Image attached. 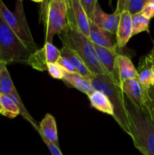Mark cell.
<instances>
[{
	"label": "cell",
	"instance_id": "obj_1",
	"mask_svg": "<svg viewBox=\"0 0 154 155\" xmlns=\"http://www.w3.org/2000/svg\"><path fill=\"white\" fill-rule=\"evenodd\" d=\"M130 137L143 155H154V118L134 107L126 98Z\"/></svg>",
	"mask_w": 154,
	"mask_h": 155
},
{
	"label": "cell",
	"instance_id": "obj_2",
	"mask_svg": "<svg viewBox=\"0 0 154 155\" xmlns=\"http://www.w3.org/2000/svg\"><path fill=\"white\" fill-rule=\"evenodd\" d=\"M90 81L95 90L101 91L107 95L113 107L114 115L113 117L125 133L130 136L125 98L120 83L107 74L94 76Z\"/></svg>",
	"mask_w": 154,
	"mask_h": 155
},
{
	"label": "cell",
	"instance_id": "obj_3",
	"mask_svg": "<svg viewBox=\"0 0 154 155\" xmlns=\"http://www.w3.org/2000/svg\"><path fill=\"white\" fill-rule=\"evenodd\" d=\"M62 44L73 50L93 75H109L98 58L94 44L88 37L79 32L66 30L59 35Z\"/></svg>",
	"mask_w": 154,
	"mask_h": 155
},
{
	"label": "cell",
	"instance_id": "obj_4",
	"mask_svg": "<svg viewBox=\"0 0 154 155\" xmlns=\"http://www.w3.org/2000/svg\"><path fill=\"white\" fill-rule=\"evenodd\" d=\"M33 51L20 39L0 12V61L27 64Z\"/></svg>",
	"mask_w": 154,
	"mask_h": 155
},
{
	"label": "cell",
	"instance_id": "obj_5",
	"mask_svg": "<svg viewBox=\"0 0 154 155\" xmlns=\"http://www.w3.org/2000/svg\"><path fill=\"white\" fill-rule=\"evenodd\" d=\"M40 19L45 28V42H51L55 35L69 29L66 0H44L40 8Z\"/></svg>",
	"mask_w": 154,
	"mask_h": 155
},
{
	"label": "cell",
	"instance_id": "obj_6",
	"mask_svg": "<svg viewBox=\"0 0 154 155\" xmlns=\"http://www.w3.org/2000/svg\"><path fill=\"white\" fill-rule=\"evenodd\" d=\"M0 12L8 25L16 33L20 39L34 52L37 49V46L27 24L22 1L17 0L14 12H11L2 0H0Z\"/></svg>",
	"mask_w": 154,
	"mask_h": 155
},
{
	"label": "cell",
	"instance_id": "obj_7",
	"mask_svg": "<svg viewBox=\"0 0 154 155\" xmlns=\"http://www.w3.org/2000/svg\"><path fill=\"white\" fill-rule=\"evenodd\" d=\"M66 19L69 30L79 32L88 37L90 20L88 18L79 0H66Z\"/></svg>",
	"mask_w": 154,
	"mask_h": 155
},
{
	"label": "cell",
	"instance_id": "obj_8",
	"mask_svg": "<svg viewBox=\"0 0 154 155\" xmlns=\"http://www.w3.org/2000/svg\"><path fill=\"white\" fill-rule=\"evenodd\" d=\"M60 57V50L51 42H45L40 49H36L29 58L27 64L39 71H47L48 64L57 63Z\"/></svg>",
	"mask_w": 154,
	"mask_h": 155
},
{
	"label": "cell",
	"instance_id": "obj_9",
	"mask_svg": "<svg viewBox=\"0 0 154 155\" xmlns=\"http://www.w3.org/2000/svg\"><path fill=\"white\" fill-rule=\"evenodd\" d=\"M120 86L124 95L134 107L149 114L147 93L140 86L137 78L126 80L121 83Z\"/></svg>",
	"mask_w": 154,
	"mask_h": 155
},
{
	"label": "cell",
	"instance_id": "obj_10",
	"mask_svg": "<svg viewBox=\"0 0 154 155\" xmlns=\"http://www.w3.org/2000/svg\"><path fill=\"white\" fill-rule=\"evenodd\" d=\"M119 18L120 15H118L115 12L113 14L105 13L102 10L99 3H98L94 12L91 22L100 28L116 35Z\"/></svg>",
	"mask_w": 154,
	"mask_h": 155
},
{
	"label": "cell",
	"instance_id": "obj_11",
	"mask_svg": "<svg viewBox=\"0 0 154 155\" xmlns=\"http://www.w3.org/2000/svg\"><path fill=\"white\" fill-rule=\"evenodd\" d=\"M137 72V81L147 93L149 89L154 86V61L148 54L140 58Z\"/></svg>",
	"mask_w": 154,
	"mask_h": 155
},
{
	"label": "cell",
	"instance_id": "obj_12",
	"mask_svg": "<svg viewBox=\"0 0 154 155\" xmlns=\"http://www.w3.org/2000/svg\"><path fill=\"white\" fill-rule=\"evenodd\" d=\"M131 36H132L131 16L127 11H123L120 14L119 24L116 33V42L118 49H122L126 46Z\"/></svg>",
	"mask_w": 154,
	"mask_h": 155
},
{
	"label": "cell",
	"instance_id": "obj_13",
	"mask_svg": "<svg viewBox=\"0 0 154 155\" xmlns=\"http://www.w3.org/2000/svg\"><path fill=\"white\" fill-rule=\"evenodd\" d=\"M115 68L116 77L120 84L126 80L137 78V69L134 68L131 58L127 55L118 54L115 62Z\"/></svg>",
	"mask_w": 154,
	"mask_h": 155
},
{
	"label": "cell",
	"instance_id": "obj_14",
	"mask_svg": "<svg viewBox=\"0 0 154 155\" xmlns=\"http://www.w3.org/2000/svg\"><path fill=\"white\" fill-rule=\"evenodd\" d=\"M94 47L96 50L100 61L102 64L104 68L107 71L109 76L111 77L114 80L119 82L116 77V68H115L116 57L119 54L118 52V48H108L99 46L95 44H94Z\"/></svg>",
	"mask_w": 154,
	"mask_h": 155
},
{
	"label": "cell",
	"instance_id": "obj_15",
	"mask_svg": "<svg viewBox=\"0 0 154 155\" xmlns=\"http://www.w3.org/2000/svg\"><path fill=\"white\" fill-rule=\"evenodd\" d=\"M37 132L41 136L42 140H46L59 147L57 124L52 115L50 114L45 115L39 124V130Z\"/></svg>",
	"mask_w": 154,
	"mask_h": 155
},
{
	"label": "cell",
	"instance_id": "obj_16",
	"mask_svg": "<svg viewBox=\"0 0 154 155\" xmlns=\"http://www.w3.org/2000/svg\"><path fill=\"white\" fill-rule=\"evenodd\" d=\"M113 36L110 32L100 28L91 21L88 38L94 44L108 48H117Z\"/></svg>",
	"mask_w": 154,
	"mask_h": 155
},
{
	"label": "cell",
	"instance_id": "obj_17",
	"mask_svg": "<svg viewBox=\"0 0 154 155\" xmlns=\"http://www.w3.org/2000/svg\"><path fill=\"white\" fill-rule=\"evenodd\" d=\"M62 80L68 87L75 88L88 96L95 91L90 80L77 73L65 72Z\"/></svg>",
	"mask_w": 154,
	"mask_h": 155
},
{
	"label": "cell",
	"instance_id": "obj_18",
	"mask_svg": "<svg viewBox=\"0 0 154 155\" xmlns=\"http://www.w3.org/2000/svg\"><path fill=\"white\" fill-rule=\"evenodd\" d=\"M60 55L66 58L69 61V62L72 64V66L76 70L77 74H80V75L83 76L86 78H88L89 80L95 76L88 69V68L85 64L84 62L82 61L81 58L69 47L63 45V47L60 49Z\"/></svg>",
	"mask_w": 154,
	"mask_h": 155
},
{
	"label": "cell",
	"instance_id": "obj_19",
	"mask_svg": "<svg viewBox=\"0 0 154 155\" xmlns=\"http://www.w3.org/2000/svg\"><path fill=\"white\" fill-rule=\"evenodd\" d=\"M88 97L91 102V105L94 108L113 117L114 112H113V105L105 94L101 91L95 90Z\"/></svg>",
	"mask_w": 154,
	"mask_h": 155
},
{
	"label": "cell",
	"instance_id": "obj_20",
	"mask_svg": "<svg viewBox=\"0 0 154 155\" xmlns=\"http://www.w3.org/2000/svg\"><path fill=\"white\" fill-rule=\"evenodd\" d=\"M19 95L7 69V64L0 61V95Z\"/></svg>",
	"mask_w": 154,
	"mask_h": 155
},
{
	"label": "cell",
	"instance_id": "obj_21",
	"mask_svg": "<svg viewBox=\"0 0 154 155\" xmlns=\"http://www.w3.org/2000/svg\"><path fill=\"white\" fill-rule=\"evenodd\" d=\"M0 114L9 118L20 114V108L11 95H0Z\"/></svg>",
	"mask_w": 154,
	"mask_h": 155
},
{
	"label": "cell",
	"instance_id": "obj_22",
	"mask_svg": "<svg viewBox=\"0 0 154 155\" xmlns=\"http://www.w3.org/2000/svg\"><path fill=\"white\" fill-rule=\"evenodd\" d=\"M149 21L147 18L142 15L141 13L137 14L131 16V23H132V36L142 33V32L149 31Z\"/></svg>",
	"mask_w": 154,
	"mask_h": 155
},
{
	"label": "cell",
	"instance_id": "obj_23",
	"mask_svg": "<svg viewBox=\"0 0 154 155\" xmlns=\"http://www.w3.org/2000/svg\"><path fill=\"white\" fill-rule=\"evenodd\" d=\"M146 2V0H125L124 11H127L131 16L141 13Z\"/></svg>",
	"mask_w": 154,
	"mask_h": 155
},
{
	"label": "cell",
	"instance_id": "obj_24",
	"mask_svg": "<svg viewBox=\"0 0 154 155\" xmlns=\"http://www.w3.org/2000/svg\"><path fill=\"white\" fill-rule=\"evenodd\" d=\"M47 71L51 77L57 80H62L66 72L58 63L48 64Z\"/></svg>",
	"mask_w": 154,
	"mask_h": 155
},
{
	"label": "cell",
	"instance_id": "obj_25",
	"mask_svg": "<svg viewBox=\"0 0 154 155\" xmlns=\"http://www.w3.org/2000/svg\"><path fill=\"white\" fill-rule=\"evenodd\" d=\"M79 1L83 9L87 15L88 18L90 20V21H91L95 7L98 3V0H79Z\"/></svg>",
	"mask_w": 154,
	"mask_h": 155
},
{
	"label": "cell",
	"instance_id": "obj_26",
	"mask_svg": "<svg viewBox=\"0 0 154 155\" xmlns=\"http://www.w3.org/2000/svg\"><path fill=\"white\" fill-rule=\"evenodd\" d=\"M57 63H58L64 69V71H66V72L77 73L76 70H75V68L72 66V64L69 62V61L68 60L67 58H66L63 57V56L60 55V57L59 58Z\"/></svg>",
	"mask_w": 154,
	"mask_h": 155
},
{
	"label": "cell",
	"instance_id": "obj_27",
	"mask_svg": "<svg viewBox=\"0 0 154 155\" xmlns=\"http://www.w3.org/2000/svg\"><path fill=\"white\" fill-rule=\"evenodd\" d=\"M141 14L144 15L146 18L150 20L154 17V0L153 1L147 2L146 5L143 8V11L141 12Z\"/></svg>",
	"mask_w": 154,
	"mask_h": 155
},
{
	"label": "cell",
	"instance_id": "obj_28",
	"mask_svg": "<svg viewBox=\"0 0 154 155\" xmlns=\"http://www.w3.org/2000/svg\"><path fill=\"white\" fill-rule=\"evenodd\" d=\"M147 96L149 102V115L154 118V86H152L148 91Z\"/></svg>",
	"mask_w": 154,
	"mask_h": 155
},
{
	"label": "cell",
	"instance_id": "obj_29",
	"mask_svg": "<svg viewBox=\"0 0 154 155\" xmlns=\"http://www.w3.org/2000/svg\"><path fill=\"white\" fill-rule=\"evenodd\" d=\"M43 141L45 142V143L46 144L47 147H48V149H49V151L51 152V155H63L61 151H60V148H59V147H57L56 145H54V144L51 143V142H48V141L46 140Z\"/></svg>",
	"mask_w": 154,
	"mask_h": 155
},
{
	"label": "cell",
	"instance_id": "obj_30",
	"mask_svg": "<svg viewBox=\"0 0 154 155\" xmlns=\"http://www.w3.org/2000/svg\"><path fill=\"white\" fill-rule=\"evenodd\" d=\"M125 0H117V6H116V9L115 11L116 14L120 15L122 12L124 11V5H125Z\"/></svg>",
	"mask_w": 154,
	"mask_h": 155
},
{
	"label": "cell",
	"instance_id": "obj_31",
	"mask_svg": "<svg viewBox=\"0 0 154 155\" xmlns=\"http://www.w3.org/2000/svg\"><path fill=\"white\" fill-rule=\"evenodd\" d=\"M148 55H149L151 58L154 59V47H153V48L152 49V51L149 53V54H148Z\"/></svg>",
	"mask_w": 154,
	"mask_h": 155
},
{
	"label": "cell",
	"instance_id": "obj_32",
	"mask_svg": "<svg viewBox=\"0 0 154 155\" xmlns=\"http://www.w3.org/2000/svg\"><path fill=\"white\" fill-rule=\"evenodd\" d=\"M31 1L35 2H41V3H42V2L44 1V0H31Z\"/></svg>",
	"mask_w": 154,
	"mask_h": 155
},
{
	"label": "cell",
	"instance_id": "obj_33",
	"mask_svg": "<svg viewBox=\"0 0 154 155\" xmlns=\"http://www.w3.org/2000/svg\"><path fill=\"white\" fill-rule=\"evenodd\" d=\"M146 1H147V2H150V1H153V0H146Z\"/></svg>",
	"mask_w": 154,
	"mask_h": 155
},
{
	"label": "cell",
	"instance_id": "obj_34",
	"mask_svg": "<svg viewBox=\"0 0 154 155\" xmlns=\"http://www.w3.org/2000/svg\"><path fill=\"white\" fill-rule=\"evenodd\" d=\"M111 1H112V0H110V4L111 3Z\"/></svg>",
	"mask_w": 154,
	"mask_h": 155
},
{
	"label": "cell",
	"instance_id": "obj_35",
	"mask_svg": "<svg viewBox=\"0 0 154 155\" xmlns=\"http://www.w3.org/2000/svg\"><path fill=\"white\" fill-rule=\"evenodd\" d=\"M152 60H153V59H152ZM153 61H154V60H153Z\"/></svg>",
	"mask_w": 154,
	"mask_h": 155
},
{
	"label": "cell",
	"instance_id": "obj_36",
	"mask_svg": "<svg viewBox=\"0 0 154 155\" xmlns=\"http://www.w3.org/2000/svg\"><path fill=\"white\" fill-rule=\"evenodd\" d=\"M21 1H23V0H21Z\"/></svg>",
	"mask_w": 154,
	"mask_h": 155
},
{
	"label": "cell",
	"instance_id": "obj_37",
	"mask_svg": "<svg viewBox=\"0 0 154 155\" xmlns=\"http://www.w3.org/2000/svg\"><path fill=\"white\" fill-rule=\"evenodd\" d=\"M153 60H154V59H153Z\"/></svg>",
	"mask_w": 154,
	"mask_h": 155
}]
</instances>
